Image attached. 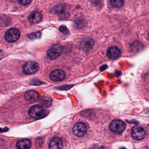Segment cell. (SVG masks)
Masks as SVG:
<instances>
[{
    "label": "cell",
    "instance_id": "obj_1",
    "mask_svg": "<svg viewBox=\"0 0 149 149\" xmlns=\"http://www.w3.org/2000/svg\"><path fill=\"white\" fill-rule=\"evenodd\" d=\"M110 129L115 134H121L125 129V124L123 121L119 119L113 120L109 125Z\"/></svg>",
    "mask_w": 149,
    "mask_h": 149
},
{
    "label": "cell",
    "instance_id": "obj_2",
    "mask_svg": "<svg viewBox=\"0 0 149 149\" xmlns=\"http://www.w3.org/2000/svg\"><path fill=\"white\" fill-rule=\"evenodd\" d=\"M38 63L36 62L29 61L26 63L22 67V71L26 75H31L35 74L39 70Z\"/></svg>",
    "mask_w": 149,
    "mask_h": 149
},
{
    "label": "cell",
    "instance_id": "obj_3",
    "mask_svg": "<svg viewBox=\"0 0 149 149\" xmlns=\"http://www.w3.org/2000/svg\"><path fill=\"white\" fill-rule=\"evenodd\" d=\"M132 136L136 140H141L145 136L146 131L143 128L139 125L133 127L131 130Z\"/></svg>",
    "mask_w": 149,
    "mask_h": 149
},
{
    "label": "cell",
    "instance_id": "obj_4",
    "mask_svg": "<svg viewBox=\"0 0 149 149\" xmlns=\"http://www.w3.org/2000/svg\"><path fill=\"white\" fill-rule=\"evenodd\" d=\"M20 34L19 31L17 29H11L5 34V39L8 42H14L19 39Z\"/></svg>",
    "mask_w": 149,
    "mask_h": 149
},
{
    "label": "cell",
    "instance_id": "obj_5",
    "mask_svg": "<svg viewBox=\"0 0 149 149\" xmlns=\"http://www.w3.org/2000/svg\"><path fill=\"white\" fill-rule=\"evenodd\" d=\"M87 128L86 125L83 123H77L74 125L73 132L74 135L78 137L82 136L86 134Z\"/></svg>",
    "mask_w": 149,
    "mask_h": 149
},
{
    "label": "cell",
    "instance_id": "obj_6",
    "mask_svg": "<svg viewBox=\"0 0 149 149\" xmlns=\"http://www.w3.org/2000/svg\"><path fill=\"white\" fill-rule=\"evenodd\" d=\"M62 52V49L61 46L59 45H55L48 50V56L51 60H55L61 55Z\"/></svg>",
    "mask_w": 149,
    "mask_h": 149
},
{
    "label": "cell",
    "instance_id": "obj_7",
    "mask_svg": "<svg viewBox=\"0 0 149 149\" xmlns=\"http://www.w3.org/2000/svg\"><path fill=\"white\" fill-rule=\"evenodd\" d=\"M43 112V109L41 105H34L30 107L28 113L30 117L36 118L41 117Z\"/></svg>",
    "mask_w": 149,
    "mask_h": 149
},
{
    "label": "cell",
    "instance_id": "obj_8",
    "mask_svg": "<svg viewBox=\"0 0 149 149\" xmlns=\"http://www.w3.org/2000/svg\"><path fill=\"white\" fill-rule=\"evenodd\" d=\"M50 80L54 82H60L63 81L65 78V72L61 70H54L50 74Z\"/></svg>",
    "mask_w": 149,
    "mask_h": 149
},
{
    "label": "cell",
    "instance_id": "obj_9",
    "mask_svg": "<svg viewBox=\"0 0 149 149\" xmlns=\"http://www.w3.org/2000/svg\"><path fill=\"white\" fill-rule=\"evenodd\" d=\"M121 51L117 47H110L107 50V55L111 60H116L121 56Z\"/></svg>",
    "mask_w": 149,
    "mask_h": 149
},
{
    "label": "cell",
    "instance_id": "obj_10",
    "mask_svg": "<svg viewBox=\"0 0 149 149\" xmlns=\"http://www.w3.org/2000/svg\"><path fill=\"white\" fill-rule=\"evenodd\" d=\"M95 41L91 38L84 39L81 42L80 48L83 51H88L93 47L95 44Z\"/></svg>",
    "mask_w": 149,
    "mask_h": 149
},
{
    "label": "cell",
    "instance_id": "obj_11",
    "mask_svg": "<svg viewBox=\"0 0 149 149\" xmlns=\"http://www.w3.org/2000/svg\"><path fill=\"white\" fill-rule=\"evenodd\" d=\"M25 98L26 100L30 102H35L39 98V94L37 91L33 90L28 91L25 93Z\"/></svg>",
    "mask_w": 149,
    "mask_h": 149
},
{
    "label": "cell",
    "instance_id": "obj_12",
    "mask_svg": "<svg viewBox=\"0 0 149 149\" xmlns=\"http://www.w3.org/2000/svg\"><path fill=\"white\" fill-rule=\"evenodd\" d=\"M62 147V142L60 138L57 137L54 138L50 141L49 146V149H61Z\"/></svg>",
    "mask_w": 149,
    "mask_h": 149
},
{
    "label": "cell",
    "instance_id": "obj_13",
    "mask_svg": "<svg viewBox=\"0 0 149 149\" xmlns=\"http://www.w3.org/2000/svg\"><path fill=\"white\" fill-rule=\"evenodd\" d=\"M42 15L40 13L35 12L30 15L29 17V20L31 23L36 24L40 22L42 19Z\"/></svg>",
    "mask_w": 149,
    "mask_h": 149
},
{
    "label": "cell",
    "instance_id": "obj_14",
    "mask_svg": "<svg viewBox=\"0 0 149 149\" xmlns=\"http://www.w3.org/2000/svg\"><path fill=\"white\" fill-rule=\"evenodd\" d=\"M31 141L29 139H23L19 140L16 144L17 148L19 149H27L30 148Z\"/></svg>",
    "mask_w": 149,
    "mask_h": 149
},
{
    "label": "cell",
    "instance_id": "obj_15",
    "mask_svg": "<svg viewBox=\"0 0 149 149\" xmlns=\"http://www.w3.org/2000/svg\"><path fill=\"white\" fill-rule=\"evenodd\" d=\"M110 2L113 7L120 8L123 6L124 0H110Z\"/></svg>",
    "mask_w": 149,
    "mask_h": 149
},
{
    "label": "cell",
    "instance_id": "obj_16",
    "mask_svg": "<svg viewBox=\"0 0 149 149\" xmlns=\"http://www.w3.org/2000/svg\"><path fill=\"white\" fill-rule=\"evenodd\" d=\"M85 26V22L84 19H78L75 22L74 26L77 29H81Z\"/></svg>",
    "mask_w": 149,
    "mask_h": 149
},
{
    "label": "cell",
    "instance_id": "obj_17",
    "mask_svg": "<svg viewBox=\"0 0 149 149\" xmlns=\"http://www.w3.org/2000/svg\"><path fill=\"white\" fill-rule=\"evenodd\" d=\"M64 9L65 7L63 5H60V6H57L54 8L53 11L55 14H63L64 12Z\"/></svg>",
    "mask_w": 149,
    "mask_h": 149
},
{
    "label": "cell",
    "instance_id": "obj_18",
    "mask_svg": "<svg viewBox=\"0 0 149 149\" xmlns=\"http://www.w3.org/2000/svg\"><path fill=\"white\" fill-rule=\"evenodd\" d=\"M28 37L31 40H36V39H39L41 37V33L40 32H36V33L29 34V35H28Z\"/></svg>",
    "mask_w": 149,
    "mask_h": 149
},
{
    "label": "cell",
    "instance_id": "obj_19",
    "mask_svg": "<svg viewBox=\"0 0 149 149\" xmlns=\"http://www.w3.org/2000/svg\"><path fill=\"white\" fill-rule=\"evenodd\" d=\"M59 30L61 33L65 34H68L69 33V31L67 27L64 26V25L61 26L59 27Z\"/></svg>",
    "mask_w": 149,
    "mask_h": 149
},
{
    "label": "cell",
    "instance_id": "obj_20",
    "mask_svg": "<svg viewBox=\"0 0 149 149\" xmlns=\"http://www.w3.org/2000/svg\"><path fill=\"white\" fill-rule=\"evenodd\" d=\"M45 100H43V104L45 107L47 108L50 107L52 103V101L51 99L48 98H45Z\"/></svg>",
    "mask_w": 149,
    "mask_h": 149
},
{
    "label": "cell",
    "instance_id": "obj_21",
    "mask_svg": "<svg viewBox=\"0 0 149 149\" xmlns=\"http://www.w3.org/2000/svg\"><path fill=\"white\" fill-rule=\"evenodd\" d=\"M32 0H18V1L22 5L27 6L31 3Z\"/></svg>",
    "mask_w": 149,
    "mask_h": 149
},
{
    "label": "cell",
    "instance_id": "obj_22",
    "mask_svg": "<svg viewBox=\"0 0 149 149\" xmlns=\"http://www.w3.org/2000/svg\"><path fill=\"white\" fill-rule=\"evenodd\" d=\"M91 2L94 5L97 6L101 3V0H91Z\"/></svg>",
    "mask_w": 149,
    "mask_h": 149
},
{
    "label": "cell",
    "instance_id": "obj_23",
    "mask_svg": "<svg viewBox=\"0 0 149 149\" xmlns=\"http://www.w3.org/2000/svg\"><path fill=\"white\" fill-rule=\"evenodd\" d=\"M8 130V128H7V127H6V128H4V129H2V128H0V133H1V132H6Z\"/></svg>",
    "mask_w": 149,
    "mask_h": 149
}]
</instances>
